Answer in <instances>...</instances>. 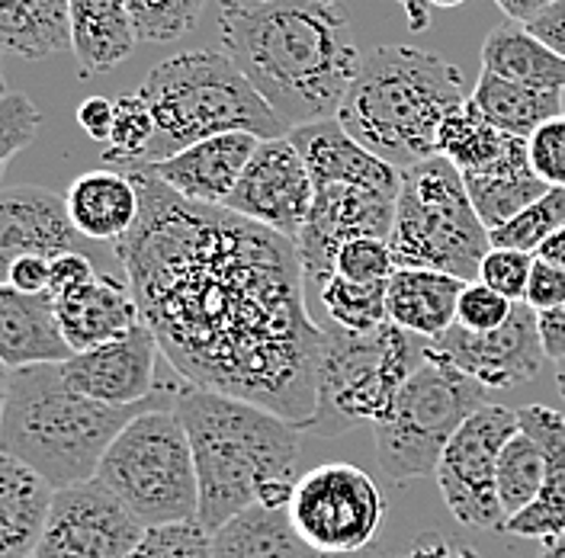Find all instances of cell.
<instances>
[{"label": "cell", "instance_id": "6da1fadb", "mask_svg": "<svg viewBox=\"0 0 565 558\" xmlns=\"http://www.w3.org/2000/svg\"><path fill=\"white\" fill-rule=\"evenodd\" d=\"M126 174L139 222L113 254L168 366L180 383L306 427L324 328L306 305L299 245L225 206L183 200L151 168Z\"/></svg>", "mask_w": 565, "mask_h": 558}, {"label": "cell", "instance_id": "7a4b0ae2", "mask_svg": "<svg viewBox=\"0 0 565 558\" xmlns=\"http://www.w3.org/2000/svg\"><path fill=\"white\" fill-rule=\"evenodd\" d=\"M218 35L289 129L334 119L363 62L344 0H222Z\"/></svg>", "mask_w": 565, "mask_h": 558}, {"label": "cell", "instance_id": "3957f363", "mask_svg": "<svg viewBox=\"0 0 565 558\" xmlns=\"http://www.w3.org/2000/svg\"><path fill=\"white\" fill-rule=\"evenodd\" d=\"M174 411L196 459V524L210 536L250 507H289L302 479V427L250 401L186 383L177 391Z\"/></svg>", "mask_w": 565, "mask_h": 558}, {"label": "cell", "instance_id": "277c9868", "mask_svg": "<svg viewBox=\"0 0 565 558\" xmlns=\"http://www.w3.org/2000/svg\"><path fill=\"white\" fill-rule=\"evenodd\" d=\"M177 391L136 408H113L77 395L65 383L62 363L7 369L0 405V453L33 465L55 491L94 482L113 440L145 411L174 405Z\"/></svg>", "mask_w": 565, "mask_h": 558}, {"label": "cell", "instance_id": "5b68a950", "mask_svg": "<svg viewBox=\"0 0 565 558\" xmlns=\"http://www.w3.org/2000/svg\"><path fill=\"white\" fill-rule=\"evenodd\" d=\"M469 100L462 71L415 45H376L363 55L338 122L398 171L437 158L444 119Z\"/></svg>", "mask_w": 565, "mask_h": 558}, {"label": "cell", "instance_id": "8992f818", "mask_svg": "<svg viewBox=\"0 0 565 558\" xmlns=\"http://www.w3.org/2000/svg\"><path fill=\"white\" fill-rule=\"evenodd\" d=\"M139 94L154 116V141L136 168L171 161L215 136L247 132L260 141L289 136V126L225 52L190 49L171 55L148 71Z\"/></svg>", "mask_w": 565, "mask_h": 558}, {"label": "cell", "instance_id": "52a82bcc", "mask_svg": "<svg viewBox=\"0 0 565 558\" xmlns=\"http://www.w3.org/2000/svg\"><path fill=\"white\" fill-rule=\"evenodd\" d=\"M427 356V341L386 321L376 331L324 328L316 373V415L302 427L312 440H334L360 423H380L402 385Z\"/></svg>", "mask_w": 565, "mask_h": 558}, {"label": "cell", "instance_id": "ba28073f", "mask_svg": "<svg viewBox=\"0 0 565 558\" xmlns=\"http://www.w3.org/2000/svg\"><path fill=\"white\" fill-rule=\"evenodd\" d=\"M388 250L395 267L437 270L462 282L479 279L492 242L469 200L462 174L450 161L430 158L412 171H402Z\"/></svg>", "mask_w": 565, "mask_h": 558}, {"label": "cell", "instance_id": "9c48e42d", "mask_svg": "<svg viewBox=\"0 0 565 558\" xmlns=\"http://www.w3.org/2000/svg\"><path fill=\"white\" fill-rule=\"evenodd\" d=\"M97 482L113 491L148 529L196 521V459L174 405L151 408L132 420L106 450Z\"/></svg>", "mask_w": 565, "mask_h": 558}, {"label": "cell", "instance_id": "30bf717a", "mask_svg": "<svg viewBox=\"0 0 565 558\" xmlns=\"http://www.w3.org/2000/svg\"><path fill=\"white\" fill-rule=\"evenodd\" d=\"M486 405V385L440 360L424 356L415 376L402 385L392 411L373 427L376 459L386 479H434L459 427Z\"/></svg>", "mask_w": 565, "mask_h": 558}, {"label": "cell", "instance_id": "8fae6325", "mask_svg": "<svg viewBox=\"0 0 565 558\" xmlns=\"http://www.w3.org/2000/svg\"><path fill=\"white\" fill-rule=\"evenodd\" d=\"M380 485L351 462H324L302 472L289 501L296 533L324 556H351L366 549L386 521Z\"/></svg>", "mask_w": 565, "mask_h": 558}, {"label": "cell", "instance_id": "7c38bea8", "mask_svg": "<svg viewBox=\"0 0 565 558\" xmlns=\"http://www.w3.org/2000/svg\"><path fill=\"white\" fill-rule=\"evenodd\" d=\"M521 430L511 408L486 405L466 420L444 450L437 465V485L450 514L469 529H504V511L498 501V462L508 440Z\"/></svg>", "mask_w": 565, "mask_h": 558}, {"label": "cell", "instance_id": "4fadbf2b", "mask_svg": "<svg viewBox=\"0 0 565 558\" xmlns=\"http://www.w3.org/2000/svg\"><path fill=\"white\" fill-rule=\"evenodd\" d=\"M145 533L148 526L94 479L55 494L35 558H126Z\"/></svg>", "mask_w": 565, "mask_h": 558}, {"label": "cell", "instance_id": "5bb4252c", "mask_svg": "<svg viewBox=\"0 0 565 558\" xmlns=\"http://www.w3.org/2000/svg\"><path fill=\"white\" fill-rule=\"evenodd\" d=\"M395 200L398 196L392 193L348 186V183L318 186L306 228L296 238L306 279L312 289L321 292L334 279V260L344 245H351L356 238L388 242L392 222H395Z\"/></svg>", "mask_w": 565, "mask_h": 558}, {"label": "cell", "instance_id": "9a60e30c", "mask_svg": "<svg viewBox=\"0 0 565 558\" xmlns=\"http://www.w3.org/2000/svg\"><path fill=\"white\" fill-rule=\"evenodd\" d=\"M427 356L454 366L486 388H514L530 383L550 360L540 341L536 312L527 302H518L508 324L489 334H476L454 324L437 341H427Z\"/></svg>", "mask_w": 565, "mask_h": 558}, {"label": "cell", "instance_id": "2e32d148", "mask_svg": "<svg viewBox=\"0 0 565 558\" xmlns=\"http://www.w3.org/2000/svg\"><path fill=\"white\" fill-rule=\"evenodd\" d=\"M316 203V183L299 154L286 139L260 141L225 210L238 212L250 222L277 232L282 238H299Z\"/></svg>", "mask_w": 565, "mask_h": 558}, {"label": "cell", "instance_id": "e0dca14e", "mask_svg": "<svg viewBox=\"0 0 565 558\" xmlns=\"http://www.w3.org/2000/svg\"><path fill=\"white\" fill-rule=\"evenodd\" d=\"M158 356L161 347L154 334L139 324L104 347L74 353L68 363H62V373L77 395H87L113 408H136L168 398L183 385L158 383Z\"/></svg>", "mask_w": 565, "mask_h": 558}, {"label": "cell", "instance_id": "ac0fdd59", "mask_svg": "<svg viewBox=\"0 0 565 558\" xmlns=\"http://www.w3.org/2000/svg\"><path fill=\"white\" fill-rule=\"evenodd\" d=\"M87 254V238L74 228L68 196H58L45 186H10L0 196V260Z\"/></svg>", "mask_w": 565, "mask_h": 558}, {"label": "cell", "instance_id": "d6986e66", "mask_svg": "<svg viewBox=\"0 0 565 558\" xmlns=\"http://www.w3.org/2000/svg\"><path fill=\"white\" fill-rule=\"evenodd\" d=\"M289 141L299 148L312 183L331 186V183H348V186H366L398 196L402 190V171L376 158L370 148H363L351 132L334 119H321L309 126L289 129Z\"/></svg>", "mask_w": 565, "mask_h": 558}, {"label": "cell", "instance_id": "ffe728a7", "mask_svg": "<svg viewBox=\"0 0 565 558\" xmlns=\"http://www.w3.org/2000/svg\"><path fill=\"white\" fill-rule=\"evenodd\" d=\"M257 144L260 139L247 136V132L215 136V139L200 141V144L180 151L171 161L151 164V171L190 203L225 206V200L235 193L238 180L250 164Z\"/></svg>", "mask_w": 565, "mask_h": 558}, {"label": "cell", "instance_id": "44dd1931", "mask_svg": "<svg viewBox=\"0 0 565 558\" xmlns=\"http://www.w3.org/2000/svg\"><path fill=\"white\" fill-rule=\"evenodd\" d=\"M74 356L58 321L52 292L23 296L10 286L0 289V360L7 369L52 366Z\"/></svg>", "mask_w": 565, "mask_h": 558}, {"label": "cell", "instance_id": "7402d4cb", "mask_svg": "<svg viewBox=\"0 0 565 558\" xmlns=\"http://www.w3.org/2000/svg\"><path fill=\"white\" fill-rule=\"evenodd\" d=\"M55 302H58L62 331L74 353L104 347L141 324L129 282L113 273H100L94 282L71 289Z\"/></svg>", "mask_w": 565, "mask_h": 558}, {"label": "cell", "instance_id": "603a6c76", "mask_svg": "<svg viewBox=\"0 0 565 558\" xmlns=\"http://www.w3.org/2000/svg\"><path fill=\"white\" fill-rule=\"evenodd\" d=\"M521 430L536 440L546 455V479L540 497L524 514L508 521V533L524 539H553L565 533V415L546 405H527L518 411Z\"/></svg>", "mask_w": 565, "mask_h": 558}, {"label": "cell", "instance_id": "cb8c5ba5", "mask_svg": "<svg viewBox=\"0 0 565 558\" xmlns=\"http://www.w3.org/2000/svg\"><path fill=\"white\" fill-rule=\"evenodd\" d=\"M55 494V485L33 465L0 453V558L35 556Z\"/></svg>", "mask_w": 565, "mask_h": 558}, {"label": "cell", "instance_id": "d4e9b609", "mask_svg": "<svg viewBox=\"0 0 565 558\" xmlns=\"http://www.w3.org/2000/svg\"><path fill=\"white\" fill-rule=\"evenodd\" d=\"M466 282L437 270L398 267L386 286L388 321L418 334L424 341H437L457 324L459 296Z\"/></svg>", "mask_w": 565, "mask_h": 558}, {"label": "cell", "instance_id": "484cf974", "mask_svg": "<svg viewBox=\"0 0 565 558\" xmlns=\"http://www.w3.org/2000/svg\"><path fill=\"white\" fill-rule=\"evenodd\" d=\"M68 212L90 245H116L139 222V190L126 171H90L71 183Z\"/></svg>", "mask_w": 565, "mask_h": 558}, {"label": "cell", "instance_id": "4316f807", "mask_svg": "<svg viewBox=\"0 0 565 558\" xmlns=\"http://www.w3.org/2000/svg\"><path fill=\"white\" fill-rule=\"evenodd\" d=\"M139 35L126 0H71V49L84 74H104L126 62Z\"/></svg>", "mask_w": 565, "mask_h": 558}, {"label": "cell", "instance_id": "83f0119b", "mask_svg": "<svg viewBox=\"0 0 565 558\" xmlns=\"http://www.w3.org/2000/svg\"><path fill=\"white\" fill-rule=\"evenodd\" d=\"M482 71L543 94H565V58L521 23H504L482 45Z\"/></svg>", "mask_w": 565, "mask_h": 558}, {"label": "cell", "instance_id": "f1b7e54d", "mask_svg": "<svg viewBox=\"0 0 565 558\" xmlns=\"http://www.w3.org/2000/svg\"><path fill=\"white\" fill-rule=\"evenodd\" d=\"M212 558H331L312 549L289 521V507H250L212 533Z\"/></svg>", "mask_w": 565, "mask_h": 558}, {"label": "cell", "instance_id": "f546056e", "mask_svg": "<svg viewBox=\"0 0 565 558\" xmlns=\"http://www.w3.org/2000/svg\"><path fill=\"white\" fill-rule=\"evenodd\" d=\"M0 45L30 62L71 49V0H0Z\"/></svg>", "mask_w": 565, "mask_h": 558}, {"label": "cell", "instance_id": "4dcf8cb0", "mask_svg": "<svg viewBox=\"0 0 565 558\" xmlns=\"http://www.w3.org/2000/svg\"><path fill=\"white\" fill-rule=\"evenodd\" d=\"M472 104L482 109V116L498 132L530 139L543 122L563 116L565 94H543V90H533V87L482 71L472 90Z\"/></svg>", "mask_w": 565, "mask_h": 558}, {"label": "cell", "instance_id": "1f68e13d", "mask_svg": "<svg viewBox=\"0 0 565 558\" xmlns=\"http://www.w3.org/2000/svg\"><path fill=\"white\" fill-rule=\"evenodd\" d=\"M508 141L511 136L498 132L469 97L444 119V126L437 132V158L450 161L462 176L486 174L501 161Z\"/></svg>", "mask_w": 565, "mask_h": 558}, {"label": "cell", "instance_id": "d6a6232c", "mask_svg": "<svg viewBox=\"0 0 565 558\" xmlns=\"http://www.w3.org/2000/svg\"><path fill=\"white\" fill-rule=\"evenodd\" d=\"M469 200L479 212L482 225L494 232L508 225L514 215L533 206L550 193V186L533 171H492V174H466L462 176Z\"/></svg>", "mask_w": 565, "mask_h": 558}, {"label": "cell", "instance_id": "836d02e7", "mask_svg": "<svg viewBox=\"0 0 565 558\" xmlns=\"http://www.w3.org/2000/svg\"><path fill=\"white\" fill-rule=\"evenodd\" d=\"M546 479V455L536 447V440L518 430L498 462V501L504 511V521H514L540 497ZM508 526V524H504Z\"/></svg>", "mask_w": 565, "mask_h": 558}, {"label": "cell", "instance_id": "e575fe53", "mask_svg": "<svg viewBox=\"0 0 565 558\" xmlns=\"http://www.w3.org/2000/svg\"><path fill=\"white\" fill-rule=\"evenodd\" d=\"M388 282H351L344 277H334L321 292V305L331 318V324L344 331H376L388 321L386 305Z\"/></svg>", "mask_w": 565, "mask_h": 558}, {"label": "cell", "instance_id": "d590c367", "mask_svg": "<svg viewBox=\"0 0 565 558\" xmlns=\"http://www.w3.org/2000/svg\"><path fill=\"white\" fill-rule=\"evenodd\" d=\"M559 228H565V190H550L543 200H536L521 215H514L508 225L489 232V242L492 247H508V250H521V254L536 257V250Z\"/></svg>", "mask_w": 565, "mask_h": 558}, {"label": "cell", "instance_id": "8d00e7d4", "mask_svg": "<svg viewBox=\"0 0 565 558\" xmlns=\"http://www.w3.org/2000/svg\"><path fill=\"white\" fill-rule=\"evenodd\" d=\"M154 141V116L148 104L141 100V94H126L116 100V119H113V136H109V148L104 154V164H119L136 168L141 164L145 151Z\"/></svg>", "mask_w": 565, "mask_h": 558}, {"label": "cell", "instance_id": "74e56055", "mask_svg": "<svg viewBox=\"0 0 565 558\" xmlns=\"http://www.w3.org/2000/svg\"><path fill=\"white\" fill-rule=\"evenodd\" d=\"M139 42H174L186 35L200 13L206 10V0H126Z\"/></svg>", "mask_w": 565, "mask_h": 558}, {"label": "cell", "instance_id": "f35d334b", "mask_svg": "<svg viewBox=\"0 0 565 558\" xmlns=\"http://www.w3.org/2000/svg\"><path fill=\"white\" fill-rule=\"evenodd\" d=\"M126 558H212V536L196 521L151 526Z\"/></svg>", "mask_w": 565, "mask_h": 558}, {"label": "cell", "instance_id": "ab89813d", "mask_svg": "<svg viewBox=\"0 0 565 558\" xmlns=\"http://www.w3.org/2000/svg\"><path fill=\"white\" fill-rule=\"evenodd\" d=\"M395 257L388 250V242L380 238H356L351 245L338 250L334 260V277L351 279V282H388L395 273Z\"/></svg>", "mask_w": 565, "mask_h": 558}, {"label": "cell", "instance_id": "60d3db41", "mask_svg": "<svg viewBox=\"0 0 565 558\" xmlns=\"http://www.w3.org/2000/svg\"><path fill=\"white\" fill-rule=\"evenodd\" d=\"M514 305L508 296L489 289L486 282H466L462 296H459L457 309V324L466 331H476V334H489L508 324V318L514 314Z\"/></svg>", "mask_w": 565, "mask_h": 558}, {"label": "cell", "instance_id": "b9f144b4", "mask_svg": "<svg viewBox=\"0 0 565 558\" xmlns=\"http://www.w3.org/2000/svg\"><path fill=\"white\" fill-rule=\"evenodd\" d=\"M533 254L521 250H508V247H492L479 267V282H486L489 289L508 296L511 302H524L527 299L530 273H533Z\"/></svg>", "mask_w": 565, "mask_h": 558}, {"label": "cell", "instance_id": "7bdbcfd3", "mask_svg": "<svg viewBox=\"0 0 565 558\" xmlns=\"http://www.w3.org/2000/svg\"><path fill=\"white\" fill-rule=\"evenodd\" d=\"M39 109L30 97L17 94V90H3V100H0V161L3 168L13 161L17 151H23L26 144H33L39 136Z\"/></svg>", "mask_w": 565, "mask_h": 558}, {"label": "cell", "instance_id": "ee69618b", "mask_svg": "<svg viewBox=\"0 0 565 558\" xmlns=\"http://www.w3.org/2000/svg\"><path fill=\"white\" fill-rule=\"evenodd\" d=\"M530 168L550 190H565V112L530 136Z\"/></svg>", "mask_w": 565, "mask_h": 558}, {"label": "cell", "instance_id": "f6af8a7d", "mask_svg": "<svg viewBox=\"0 0 565 558\" xmlns=\"http://www.w3.org/2000/svg\"><path fill=\"white\" fill-rule=\"evenodd\" d=\"M527 302L533 312H550V309H559L565 305V270L546 264V260H533V273H530L527 286Z\"/></svg>", "mask_w": 565, "mask_h": 558}, {"label": "cell", "instance_id": "bcb514c9", "mask_svg": "<svg viewBox=\"0 0 565 558\" xmlns=\"http://www.w3.org/2000/svg\"><path fill=\"white\" fill-rule=\"evenodd\" d=\"M7 270V282L10 289L23 292V296H42V292H52V260L49 257H35L26 254L20 260H13Z\"/></svg>", "mask_w": 565, "mask_h": 558}, {"label": "cell", "instance_id": "7dc6e473", "mask_svg": "<svg viewBox=\"0 0 565 558\" xmlns=\"http://www.w3.org/2000/svg\"><path fill=\"white\" fill-rule=\"evenodd\" d=\"M100 277L97 270V260L90 254H62L52 260V296H65L77 286H87Z\"/></svg>", "mask_w": 565, "mask_h": 558}, {"label": "cell", "instance_id": "c3c4849f", "mask_svg": "<svg viewBox=\"0 0 565 558\" xmlns=\"http://www.w3.org/2000/svg\"><path fill=\"white\" fill-rule=\"evenodd\" d=\"M77 126L94 141H109L113 136V119H116V100L106 97H87L77 106Z\"/></svg>", "mask_w": 565, "mask_h": 558}, {"label": "cell", "instance_id": "681fc988", "mask_svg": "<svg viewBox=\"0 0 565 558\" xmlns=\"http://www.w3.org/2000/svg\"><path fill=\"white\" fill-rule=\"evenodd\" d=\"M398 558H479V552L444 533H422Z\"/></svg>", "mask_w": 565, "mask_h": 558}, {"label": "cell", "instance_id": "f907efd6", "mask_svg": "<svg viewBox=\"0 0 565 558\" xmlns=\"http://www.w3.org/2000/svg\"><path fill=\"white\" fill-rule=\"evenodd\" d=\"M527 30L543 45H550L556 55H563L565 58V0H556L546 13H540L533 23H527Z\"/></svg>", "mask_w": 565, "mask_h": 558}, {"label": "cell", "instance_id": "816d5d0a", "mask_svg": "<svg viewBox=\"0 0 565 558\" xmlns=\"http://www.w3.org/2000/svg\"><path fill=\"white\" fill-rule=\"evenodd\" d=\"M536 328H540V341H543L546 356L553 363L565 360V305L536 314Z\"/></svg>", "mask_w": 565, "mask_h": 558}, {"label": "cell", "instance_id": "f5cc1de1", "mask_svg": "<svg viewBox=\"0 0 565 558\" xmlns=\"http://www.w3.org/2000/svg\"><path fill=\"white\" fill-rule=\"evenodd\" d=\"M494 3L504 10V17H508L511 23L527 26V23H533L540 13H546L556 0H494Z\"/></svg>", "mask_w": 565, "mask_h": 558}, {"label": "cell", "instance_id": "db71d44e", "mask_svg": "<svg viewBox=\"0 0 565 558\" xmlns=\"http://www.w3.org/2000/svg\"><path fill=\"white\" fill-rule=\"evenodd\" d=\"M536 257L546 260V264H553V267H559V270H565V228H559L546 245L540 247Z\"/></svg>", "mask_w": 565, "mask_h": 558}, {"label": "cell", "instance_id": "11a10c76", "mask_svg": "<svg viewBox=\"0 0 565 558\" xmlns=\"http://www.w3.org/2000/svg\"><path fill=\"white\" fill-rule=\"evenodd\" d=\"M540 558H565V533L553 536V539H543V552Z\"/></svg>", "mask_w": 565, "mask_h": 558}, {"label": "cell", "instance_id": "9f6ffc18", "mask_svg": "<svg viewBox=\"0 0 565 558\" xmlns=\"http://www.w3.org/2000/svg\"><path fill=\"white\" fill-rule=\"evenodd\" d=\"M556 388H559V398L565 401V360L556 363Z\"/></svg>", "mask_w": 565, "mask_h": 558}, {"label": "cell", "instance_id": "6f0895ef", "mask_svg": "<svg viewBox=\"0 0 565 558\" xmlns=\"http://www.w3.org/2000/svg\"><path fill=\"white\" fill-rule=\"evenodd\" d=\"M427 3H434V7H459V3H466V0H427Z\"/></svg>", "mask_w": 565, "mask_h": 558}, {"label": "cell", "instance_id": "680465c9", "mask_svg": "<svg viewBox=\"0 0 565 558\" xmlns=\"http://www.w3.org/2000/svg\"><path fill=\"white\" fill-rule=\"evenodd\" d=\"M33 558H35V556H33Z\"/></svg>", "mask_w": 565, "mask_h": 558}]
</instances>
